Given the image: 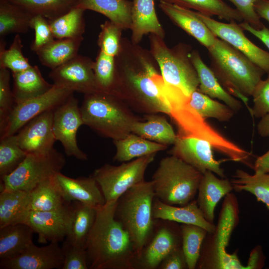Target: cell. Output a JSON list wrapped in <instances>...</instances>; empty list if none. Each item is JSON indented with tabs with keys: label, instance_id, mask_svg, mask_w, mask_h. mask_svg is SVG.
I'll list each match as a JSON object with an SVG mask.
<instances>
[{
	"label": "cell",
	"instance_id": "50",
	"mask_svg": "<svg viewBox=\"0 0 269 269\" xmlns=\"http://www.w3.org/2000/svg\"><path fill=\"white\" fill-rule=\"evenodd\" d=\"M252 97L253 105L251 112L255 117L260 119L269 113V73L257 85Z\"/></svg>",
	"mask_w": 269,
	"mask_h": 269
},
{
	"label": "cell",
	"instance_id": "53",
	"mask_svg": "<svg viewBox=\"0 0 269 269\" xmlns=\"http://www.w3.org/2000/svg\"><path fill=\"white\" fill-rule=\"evenodd\" d=\"M266 257L264 254L263 248L261 246H257L251 251L247 267V269H260L264 265Z\"/></svg>",
	"mask_w": 269,
	"mask_h": 269
},
{
	"label": "cell",
	"instance_id": "18",
	"mask_svg": "<svg viewBox=\"0 0 269 269\" xmlns=\"http://www.w3.org/2000/svg\"><path fill=\"white\" fill-rule=\"evenodd\" d=\"M53 111L35 117L16 134L19 145L27 154L46 153L54 148L56 139L53 130Z\"/></svg>",
	"mask_w": 269,
	"mask_h": 269
},
{
	"label": "cell",
	"instance_id": "54",
	"mask_svg": "<svg viewBox=\"0 0 269 269\" xmlns=\"http://www.w3.org/2000/svg\"><path fill=\"white\" fill-rule=\"evenodd\" d=\"M239 24L244 30H245L256 36L269 49V29L268 27L264 26L262 29H257L245 21H242Z\"/></svg>",
	"mask_w": 269,
	"mask_h": 269
},
{
	"label": "cell",
	"instance_id": "34",
	"mask_svg": "<svg viewBox=\"0 0 269 269\" xmlns=\"http://www.w3.org/2000/svg\"><path fill=\"white\" fill-rule=\"evenodd\" d=\"M33 16L8 0H0V37L13 33L27 32Z\"/></svg>",
	"mask_w": 269,
	"mask_h": 269
},
{
	"label": "cell",
	"instance_id": "40",
	"mask_svg": "<svg viewBox=\"0 0 269 269\" xmlns=\"http://www.w3.org/2000/svg\"><path fill=\"white\" fill-rule=\"evenodd\" d=\"M190 105L205 119L214 118L220 122L229 121L235 111L225 103H221L205 95L198 90L189 98Z\"/></svg>",
	"mask_w": 269,
	"mask_h": 269
},
{
	"label": "cell",
	"instance_id": "45",
	"mask_svg": "<svg viewBox=\"0 0 269 269\" xmlns=\"http://www.w3.org/2000/svg\"><path fill=\"white\" fill-rule=\"evenodd\" d=\"M93 71L99 90L112 92L115 78V57L100 50L94 62Z\"/></svg>",
	"mask_w": 269,
	"mask_h": 269
},
{
	"label": "cell",
	"instance_id": "12",
	"mask_svg": "<svg viewBox=\"0 0 269 269\" xmlns=\"http://www.w3.org/2000/svg\"><path fill=\"white\" fill-rule=\"evenodd\" d=\"M73 212L72 202L49 211H26L19 223L27 225L37 233L40 243L59 242L69 233Z\"/></svg>",
	"mask_w": 269,
	"mask_h": 269
},
{
	"label": "cell",
	"instance_id": "16",
	"mask_svg": "<svg viewBox=\"0 0 269 269\" xmlns=\"http://www.w3.org/2000/svg\"><path fill=\"white\" fill-rule=\"evenodd\" d=\"M94 61L88 57L77 55L64 64L51 70L49 77L53 84L84 94L100 91L93 71Z\"/></svg>",
	"mask_w": 269,
	"mask_h": 269
},
{
	"label": "cell",
	"instance_id": "14",
	"mask_svg": "<svg viewBox=\"0 0 269 269\" xmlns=\"http://www.w3.org/2000/svg\"><path fill=\"white\" fill-rule=\"evenodd\" d=\"M239 222L238 202L235 195L231 192L225 196L214 231L208 233L203 241L202 253L217 260L226 256L231 235Z\"/></svg>",
	"mask_w": 269,
	"mask_h": 269
},
{
	"label": "cell",
	"instance_id": "46",
	"mask_svg": "<svg viewBox=\"0 0 269 269\" xmlns=\"http://www.w3.org/2000/svg\"><path fill=\"white\" fill-rule=\"evenodd\" d=\"M100 27L97 41L100 50L116 57L120 51L123 29L109 20L105 21Z\"/></svg>",
	"mask_w": 269,
	"mask_h": 269
},
{
	"label": "cell",
	"instance_id": "15",
	"mask_svg": "<svg viewBox=\"0 0 269 269\" xmlns=\"http://www.w3.org/2000/svg\"><path fill=\"white\" fill-rule=\"evenodd\" d=\"M195 13L217 37L240 51L265 73H269V52L250 41L239 24L235 21L220 22L197 11Z\"/></svg>",
	"mask_w": 269,
	"mask_h": 269
},
{
	"label": "cell",
	"instance_id": "38",
	"mask_svg": "<svg viewBox=\"0 0 269 269\" xmlns=\"http://www.w3.org/2000/svg\"><path fill=\"white\" fill-rule=\"evenodd\" d=\"M84 11L82 8L74 7L58 17L48 19L55 39L83 37L85 29Z\"/></svg>",
	"mask_w": 269,
	"mask_h": 269
},
{
	"label": "cell",
	"instance_id": "36",
	"mask_svg": "<svg viewBox=\"0 0 269 269\" xmlns=\"http://www.w3.org/2000/svg\"><path fill=\"white\" fill-rule=\"evenodd\" d=\"M73 216L66 240L85 249L88 236L95 221L97 209L78 201H73Z\"/></svg>",
	"mask_w": 269,
	"mask_h": 269
},
{
	"label": "cell",
	"instance_id": "33",
	"mask_svg": "<svg viewBox=\"0 0 269 269\" xmlns=\"http://www.w3.org/2000/svg\"><path fill=\"white\" fill-rule=\"evenodd\" d=\"M116 151L113 160L126 162L165 150L167 146L131 133L124 138L113 140Z\"/></svg>",
	"mask_w": 269,
	"mask_h": 269
},
{
	"label": "cell",
	"instance_id": "26",
	"mask_svg": "<svg viewBox=\"0 0 269 269\" xmlns=\"http://www.w3.org/2000/svg\"><path fill=\"white\" fill-rule=\"evenodd\" d=\"M190 59L198 77V90L211 98L221 100L235 112L239 111L242 107L241 101L222 86L210 67L203 61L199 51L192 50Z\"/></svg>",
	"mask_w": 269,
	"mask_h": 269
},
{
	"label": "cell",
	"instance_id": "5",
	"mask_svg": "<svg viewBox=\"0 0 269 269\" xmlns=\"http://www.w3.org/2000/svg\"><path fill=\"white\" fill-rule=\"evenodd\" d=\"M177 135L195 137L209 142L213 148L233 161L243 163L249 152L220 133L189 104L190 97L182 93L163 92Z\"/></svg>",
	"mask_w": 269,
	"mask_h": 269
},
{
	"label": "cell",
	"instance_id": "19",
	"mask_svg": "<svg viewBox=\"0 0 269 269\" xmlns=\"http://www.w3.org/2000/svg\"><path fill=\"white\" fill-rule=\"evenodd\" d=\"M59 242L38 247L33 243L25 251L11 259L0 261L1 269H61L64 256Z\"/></svg>",
	"mask_w": 269,
	"mask_h": 269
},
{
	"label": "cell",
	"instance_id": "30",
	"mask_svg": "<svg viewBox=\"0 0 269 269\" xmlns=\"http://www.w3.org/2000/svg\"><path fill=\"white\" fill-rule=\"evenodd\" d=\"M132 4L129 0H77L76 7L99 12L124 30L131 28Z\"/></svg>",
	"mask_w": 269,
	"mask_h": 269
},
{
	"label": "cell",
	"instance_id": "56",
	"mask_svg": "<svg viewBox=\"0 0 269 269\" xmlns=\"http://www.w3.org/2000/svg\"><path fill=\"white\" fill-rule=\"evenodd\" d=\"M255 9L260 18L269 22V0H257L255 3Z\"/></svg>",
	"mask_w": 269,
	"mask_h": 269
},
{
	"label": "cell",
	"instance_id": "21",
	"mask_svg": "<svg viewBox=\"0 0 269 269\" xmlns=\"http://www.w3.org/2000/svg\"><path fill=\"white\" fill-rule=\"evenodd\" d=\"M55 177L66 202L78 201L97 209L105 204L106 200L101 189L91 175L88 177L73 178L60 172Z\"/></svg>",
	"mask_w": 269,
	"mask_h": 269
},
{
	"label": "cell",
	"instance_id": "17",
	"mask_svg": "<svg viewBox=\"0 0 269 269\" xmlns=\"http://www.w3.org/2000/svg\"><path fill=\"white\" fill-rule=\"evenodd\" d=\"M213 148L211 144L205 140L177 135L169 154L179 158L202 173L210 171L219 177L225 178L221 161L214 158Z\"/></svg>",
	"mask_w": 269,
	"mask_h": 269
},
{
	"label": "cell",
	"instance_id": "1",
	"mask_svg": "<svg viewBox=\"0 0 269 269\" xmlns=\"http://www.w3.org/2000/svg\"><path fill=\"white\" fill-rule=\"evenodd\" d=\"M115 63L112 93L133 111L144 115H168L169 110L162 89V78L150 50L122 37Z\"/></svg>",
	"mask_w": 269,
	"mask_h": 269
},
{
	"label": "cell",
	"instance_id": "51",
	"mask_svg": "<svg viewBox=\"0 0 269 269\" xmlns=\"http://www.w3.org/2000/svg\"><path fill=\"white\" fill-rule=\"evenodd\" d=\"M227 0L235 6V8L242 16L243 21L248 23L257 29H262L265 26L255 9V3L257 0Z\"/></svg>",
	"mask_w": 269,
	"mask_h": 269
},
{
	"label": "cell",
	"instance_id": "35",
	"mask_svg": "<svg viewBox=\"0 0 269 269\" xmlns=\"http://www.w3.org/2000/svg\"><path fill=\"white\" fill-rule=\"evenodd\" d=\"M195 10L204 15L217 16L229 22H242L243 19L235 8L223 0H157Z\"/></svg>",
	"mask_w": 269,
	"mask_h": 269
},
{
	"label": "cell",
	"instance_id": "43",
	"mask_svg": "<svg viewBox=\"0 0 269 269\" xmlns=\"http://www.w3.org/2000/svg\"><path fill=\"white\" fill-rule=\"evenodd\" d=\"M18 144L16 134L0 138V176L13 172L27 155Z\"/></svg>",
	"mask_w": 269,
	"mask_h": 269
},
{
	"label": "cell",
	"instance_id": "2",
	"mask_svg": "<svg viewBox=\"0 0 269 269\" xmlns=\"http://www.w3.org/2000/svg\"><path fill=\"white\" fill-rule=\"evenodd\" d=\"M117 202L97 209L85 245L91 269H134L137 258L130 236L115 217Z\"/></svg>",
	"mask_w": 269,
	"mask_h": 269
},
{
	"label": "cell",
	"instance_id": "24",
	"mask_svg": "<svg viewBox=\"0 0 269 269\" xmlns=\"http://www.w3.org/2000/svg\"><path fill=\"white\" fill-rule=\"evenodd\" d=\"M152 212L154 220L197 225L206 229L208 233H213L215 230V225L205 219L195 199L185 205L175 206L164 203L155 197Z\"/></svg>",
	"mask_w": 269,
	"mask_h": 269
},
{
	"label": "cell",
	"instance_id": "49",
	"mask_svg": "<svg viewBox=\"0 0 269 269\" xmlns=\"http://www.w3.org/2000/svg\"><path fill=\"white\" fill-rule=\"evenodd\" d=\"M61 249L64 256L62 269H89L84 248L73 245L65 240Z\"/></svg>",
	"mask_w": 269,
	"mask_h": 269
},
{
	"label": "cell",
	"instance_id": "52",
	"mask_svg": "<svg viewBox=\"0 0 269 269\" xmlns=\"http://www.w3.org/2000/svg\"><path fill=\"white\" fill-rule=\"evenodd\" d=\"M158 268L160 269H188L182 246L170 252L163 260Z\"/></svg>",
	"mask_w": 269,
	"mask_h": 269
},
{
	"label": "cell",
	"instance_id": "37",
	"mask_svg": "<svg viewBox=\"0 0 269 269\" xmlns=\"http://www.w3.org/2000/svg\"><path fill=\"white\" fill-rule=\"evenodd\" d=\"M231 182L236 192L246 191L252 194L269 210V172L251 174L238 169Z\"/></svg>",
	"mask_w": 269,
	"mask_h": 269
},
{
	"label": "cell",
	"instance_id": "25",
	"mask_svg": "<svg viewBox=\"0 0 269 269\" xmlns=\"http://www.w3.org/2000/svg\"><path fill=\"white\" fill-rule=\"evenodd\" d=\"M131 41L138 44L144 35L153 34L164 39V30L159 22L155 0H133Z\"/></svg>",
	"mask_w": 269,
	"mask_h": 269
},
{
	"label": "cell",
	"instance_id": "42",
	"mask_svg": "<svg viewBox=\"0 0 269 269\" xmlns=\"http://www.w3.org/2000/svg\"><path fill=\"white\" fill-rule=\"evenodd\" d=\"M182 248L188 269L197 267L203 241L208 233L204 228L195 225L181 224Z\"/></svg>",
	"mask_w": 269,
	"mask_h": 269
},
{
	"label": "cell",
	"instance_id": "23",
	"mask_svg": "<svg viewBox=\"0 0 269 269\" xmlns=\"http://www.w3.org/2000/svg\"><path fill=\"white\" fill-rule=\"evenodd\" d=\"M234 190L231 180L219 178L210 171L202 174L196 199L197 205L205 219L214 224V212L220 200Z\"/></svg>",
	"mask_w": 269,
	"mask_h": 269
},
{
	"label": "cell",
	"instance_id": "8",
	"mask_svg": "<svg viewBox=\"0 0 269 269\" xmlns=\"http://www.w3.org/2000/svg\"><path fill=\"white\" fill-rule=\"evenodd\" d=\"M202 174L174 155L163 157L151 180L155 197L169 205H185L194 199Z\"/></svg>",
	"mask_w": 269,
	"mask_h": 269
},
{
	"label": "cell",
	"instance_id": "13",
	"mask_svg": "<svg viewBox=\"0 0 269 269\" xmlns=\"http://www.w3.org/2000/svg\"><path fill=\"white\" fill-rule=\"evenodd\" d=\"M83 125L79 102L73 94L53 111V130L56 140L61 143L67 156L86 160L87 155L79 148L76 137Z\"/></svg>",
	"mask_w": 269,
	"mask_h": 269
},
{
	"label": "cell",
	"instance_id": "28",
	"mask_svg": "<svg viewBox=\"0 0 269 269\" xmlns=\"http://www.w3.org/2000/svg\"><path fill=\"white\" fill-rule=\"evenodd\" d=\"M32 229L24 223L0 228V260L11 259L20 254L33 243Z\"/></svg>",
	"mask_w": 269,
	"mask_h": 269
},
{
	"label": "cell",
	"instance_id": "3",
	"mask_svg": "<svg viewBox=\"0 0 269 269\" xmlns=\"http://www.w3.org/2000/svg\"><path fill=\"white\" fill-rule=\"evenodd\" d=\"M207 49L210 68L222 86L247 104L265 71L240 51L218 37Z\"/></svg>",
	"mask_w": 269,
	"mask_h": 269
},
{
	"label": "cell",
	"instance_id": "55",
	"mask_svg": "<svg viewBox=\"0 0 269 269\" xmlns=\"http://www.w3.org/2000/svg\"><path fill=\"white\" fill-rule=\"evenodd\" d=\"M254 173L269 172V149L264 154L258 156L253 166Z\"/></svg>",
	"mask_w": 269,
	"mask_h": 269
},
{
	"label": "cell",
	"instance_id": "57",
	"mask_svg": "<svg viewBox=\"0 0 269 269\" xmlns=\"http://www.w3.org/2000/svg\"><path fill=\"white\" fill-rule=\"evenodd\" d=\"M257 131L260 136L269 137V113L260 118L257 125Z\"/></svg>",
	"mask_w": 269,
	"mask_h": 269
},
{
	"label": "cell",
	"instance_id": "20",
	"mask_svg": "<svg viewBox=\"0 0 269 269\" xmlns=\"http://www.w3.org/2000/svg\"><path fill=\"white\" fill-rule=\"evenodd\" d=\"M176 223L164 226L156 232L137 260L141 268H157L170 252L182 246L181 227Z\"/></svg>",
	"mask_w": 269,
	"mask_h": 269
},
{
	"label": "cell",
	"instance_id": "47",
	"mask_svg": "<svg viewBox=\"0 0 269 269\" xmlns=\"http://www.w3.org/2000/svg\"><path fill=\"white\" fill-rule=\"evenodd\" d=\"M9 70L0 67V126L12 110L15 105L12 90L10 86Z\"/></svg>",
	"mask_w": 269,
	"mask_h": 269
},
{
	"label": "cell",
	"instance_id": "31",
	"mask_svg": "<svg viewBox=\"0 0 269 269\" xmlns=\"http://www.w3.org/2000/svg\"><path fill=\"white\" fill-rule=\"evenodd\" d=\"M56 175L28 192L27 211H49L57 209L68 202L63 197Z\"/></svg>",
	"mask_w": 269,
	"mask_h": 269
},
{
	"label": "cell",
	"instance_id": "44",
	"mask_svg": "<svg viewBox=\"0 0 269 269\" xmlns=\"http://www.w3.org/2000/svg\"><path fill=\"white\" fill-rule=\"evenodd\" d=\"M5 45L6 43L3 38H0V67L6 68L12 73H16L32 66L23 54V44L18 34L15 35L8 49H5Z\"/></svg>",
	"mask_w": 269,
	"mask_h": 269
},
{
	"label": "cell",
	"instance_id": "32",
	"mask_svg": "<svg viewBox=\"0 0 269 269\" xmlns=\"http://www.w3.org/2000/svg\"><path fill=\"white\" fill-rule=\"evenodd\" d=\"M83 37L54 39L35 53L41 64L51 70L55 69L78 54Z\"/></svg>",
	"mask_w": 269,
	"mask_h": 269
},
{
	"label": "cell",
	"instance_id": "6",
	"mask_svg": "<svg viewBox=\"0 0 269 269\" xmlns=\"http://www.w3.org/2000/svg\"><path fill=\"white\" fill-rule=\"evenodd\" d=\"M155 197L151 181L144 180L128 190L117 202L115 217L128 232L137 260L152 233Z\"/></svg>",
	"mask_w": 269,
	"mask_h": 269
},
{
	"label": "cell",
	"instance_id": "22",
	"mask_svg": "<svg viewBox=\"0 0 269 269\" xmlns=\"http://www.w3.org/2000/svg\"><path fill=\"white\" fill-rule=\"evenodd\" d=\"M159 7L177 26L193 37L207 48L214 44L217 37L195 11L175 4L159 2Z\"/></svg>",
	"mask_w": 269,
	"mask_h": 269
},
{
	"label": "cell",
	"instance_id": "4",
	"mask_svg": "<svg viewBox=\"0 0 269 269\" xmlns=\"http://www.w3.org/2000/svg\"><path fill=\"white\" fill-rule=\"evenodd\" d=\"M80 111L84 125L113 140L131 133L134 124L141 120L117 95L103 91L84 94Z\"/></svg>",
	"mask_w": 269,
	"mask_h": 269
},
{
	"label": "cell",
	"instance_id": "29",
	"mask_svg": "<svg viewBox=\"0 0 269 269\" xmlns=\"http://www.w3.org/2000/svg\"><path fill=\"white\" fill-rule=\"evenodd\" d=\"M144 119L134 124L132 133L167 146L175 143L177 135L164 116L150 114L144 115Z\"/></svg>",
	"mask_w": 269,
	"mask_h": 269
},
{
	"label": "cell",
	"instance_id": "41",
	"mask_svg": "<svg viewBox=\"0 0 269 269\" xmlns=\"http://www.w3.org/2000/svg\"><path fill=\"white\" fill-rule=\"evenodd\" d=\"M32 15H41L48 19L58 17L76 7L77 0H8Z\"/></svg>",
	"mask_w": 269,
	"mask_h": 269
},
{
	"label": "cell",
	"instance_id": "39",
	"mask_svg": "<svg viewBox=\"0 0 269 269\" xmlns=\"http://www.w3.org/2000/svg\"><path fill=\"white\" fill-rule=\"evenodd\" d=\"M28 192L3 190L0 193V228L19 223L26 210Z\"/></svg>",
	"mask_w": 269,
	"mask_h": 269
},
{
	"label": "cell",
	"instance_id": "48",
	"mask_svg": "<svg viewBox=\"0 0 269 269\" xmlns=\"http://www.w3.org/2000/svg\"><path fill=\"white\" fill-rule=\"evenodd\" d=\"M30 28L35 32L34 39L30 46L31 50L35 52L55 39L48 19L41 15L32 16Z\"/></svg>",
	"mask_w": 269,
	"mask_h": 269
},
{
	"label": "cell",
	"instance_id": "9",
	"mask_svg": "<svg viewBox=\"0 0 269 269\" xmlns=\"http://www.w3.org/2000/svg\"><path fill=\"white\" fill-rule=\"evenodd\" d=\"M65 163L64 155L54 148L46 153L27 154L13 172L0 178V191L29 192L40 183L60 172Z\"/></svg>",
	"mask_w": 269,
	"mask_h": 269
},
{
	"label": "cell",
	"instance_id": "11",
	"mask_svg": "<svg viewBox=\"0 0 269 269\" xmlns=\"http://www.w3.org/2000/svg\"><path fill=\"white\" fill-rule=\"evenodd\" d=\"M74 92L53 84L44 94L21 103L15 104L3 124L0 126V138L14 135L28 122L49 111H54Z\"/></svg>",
	"mask_w": 269,
	"mask_h": 269
},
{
	"label": "cell",
	"instance_id": "10",
	"mask_svg": "<svg viewBox=\"0 0 269 269\" xmlns=\"http://www.w3.org/2000/svg\"><path fill=\"white\" fill-rule=\"evenodd\" d=\"M156 153L123 162L119 165L105 163L91 174L99 184L106 203L117 202L133 186L144 181L148 165Z\"/></svg>",
	"mask_w": 269,
	"mask_h": 269
},
{
	"label": "cell",
	"instance_id": "7",
	"mask_svg": "<svg viewBox=\"0 0 269 269\" xmlns=\"http://www.w3.org/2000/svg\"><path fill=\"white\" fill-rule=\"evenodd\" d=\"M150 51L159 67L164 89L182 92L188 96L198 90L199 81L190 59V45L179 43L169 48L163 38L149 36Z\"/></svg>",
	"mask_w": 269,
	"mask_h": 269
},
{
	"label": "cell",
	"instance_id": "27",
	"mask_svg": "<svg viewBox=\"0 0 269 269\" xmlns=\"http://www.w3.org/2000/svg\"><path fill=\"white\" fill-rule=\"evenodd\" d=\"M12 77L15 104L40 96L49 90L53 85L44 79L36 65L21 72L12 73Z\"/></svg>",
	"mask_w": 269,
	"mask_h": 269
}]
</instances>
